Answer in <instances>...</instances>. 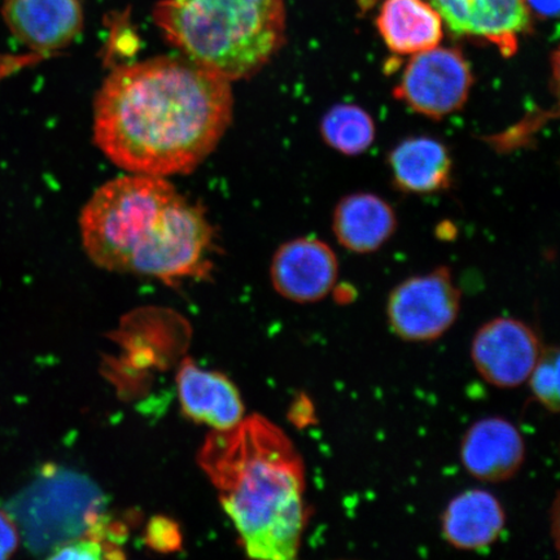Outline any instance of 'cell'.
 I'll list each match as a JSON object with an SVG mask.
<instances>
[{
    "label": "cell",
    "mask_w": 560,
    "mask_h": 560,
    "mask_svg": "<svg viewBox=\"0 0 560 560\" xmlns=\"http://www.w3.org/2000/svg\"><path fill=\"white\" fill-rule=\"evenodd\" d=\"M559 355L558 347H544L527 381L532 395L552 415H558L560 405Z\"/></svg>",
    "instance_id": "obj_19"
},
{
    "label": "cell",
    "mask_w": 560,
    "mask_h": 560,
    "mask_svg": "<svg viewBox=\"0 0 560 560\" xmlns=\"http://www.w3.org/2000/svg\"><path fill=\"white\" fill-rule=\"evenodd\" d=\"M2 15L13 37L35 54L60 51L83 30L80 0H3Z\"/></svg>",
    "instance_id": "obj_11"
},
{
    "label": "cell",
    "mask_w": 560,
    "mask_h": 560,
    "mask_svg": "<svg viewBox=\"0 0 560 560\" xmlns=\"http://www.w3.org/2000/svg\"><path fill=\"white\" fill-rule=\"evenodd\" d=\"M474 82L465 55L457 48L438 46L410 56L394 96L418 115L443 120L465 107Z\"/></svg>",
    "instance_id": "obj_6"
},
{
    "label": "cell",
    "mask_w": 560,
    "mask_h": 560,
    "mask_svg": "<svg viewBox=\"0 0 560 560\" xmlns=\"http://www.w3.org/2000/svg\"><path fill=\"white\" fill-rule=\"evenodd\" d=\"M376 27L388 50L400 56L429 51L444 37L443 19L424 0H384Z\"/></svg>",
    "instance_id": "obj_17"
},
{
    "label": "cell",
    "mask_w": 560,
    "mask_h": 560,
    "mask_svg": "<svg viewBox=\"0 0 560 560\" xmlns=\"http://www.w3.org/2000/svg\"><path fill=\"white\" fill-rule=\"evenodd\" d=\"M432 5L453 34L486 39L505 58L517 51L529 31L524 0H432Z\"/></svg>",
    "instance_id": "obj_10"
},
{
    "label": "cell",
    "mask_w": 560,
    "mask_h": 560,
    "mask_svg": "<svg viewBox=\"0 0 560 560\" xmlns=\"http://www.w3.org/2000/svg\"><path fill=\"white\" fill-rule=\"evenodd\" d=\"M178 396L185 415L214 431H226L244 419L240 390L225 375L196 366L185 360L177 374Z\"/></svg>",
    "instance_id": "obj_13"
},
{
    "label": "cell",
    "mask_w": 560,
    "mask_h": 560,
    "mask_svg": "<svg viewBox=\"0 0 560 560\" xmlns=\"http://www.w3.org/2000/svg\"><path fill=\"white\" fill-rule=\"evenodd\" d=\"M542 349L536 331L525 322L499 317L488 320L474 335L471 360L488 384L511 389L528 381Z\"/></svg>",
    "instance_id": "obj_8"
},
{
    "label": "cell",
    "mask_w": 560,
    "mask_h": 560,
    "mask_svg": "<svg viewBox=\"0 0 560 560\" xmlns=\"http://www.w3.org/2000/svg\"><path fill=\"white\" fill-rule=\"evenodd\" d=\"M506 527V513L497 497L485 489L455 495L441 517V532L454 549L479 551L499 540Z\"/></svg>",
    "instance_id": "obj_15"
},
{
    "label": "cell",
    "mask_w": 560,
    "mask_h": 560,
    "mask_svg": "<svg viewBox=\"0 0 560 560\" xmlns=\"http://www.w3.org/2000/svg\"><path fill=\"white\" fill-rule=\"evenodd\" d=\"M182 196L166 178L144 174L97 188L80 215L90 260L104 270L145 277L171 235Z\"/></svg>",
    "instance_id": "obj_4"
},
{
    "label": "cell",
    "mask_w": 560,
    "mask_h": 560,
    "mask_svg": "<svg viewBox=\"0 0 560 560\" xmlns=\"http://www.w3.org/2000/svg\"><path fill=\"white\" fill-rule=\"evenodd\" d=\"M198 460L250 558L298 557L307 522L305 467L283 430L262 416L244 418L210 433Z\"/></svg>",
    "instance_id": "obj_2"
},
{
    "label": "cell",
    "mask_w": 560,
    "mask_h": 560,
    "mask_svg": "<svg viewBox=\"0 0 560 560\" xmlns=\"http://www.w3.org/2000/svg\"><path fill=\"white\" fill-rule=\"evenodd\" d=\"M27 546L48 555L105 520L104 497L85 476L52 470L13 499L9 509Z\"/></svg>",
    "instance_id": "obj_5"
},
{
    "label": "cell",
    "mask_w": 560,
    "mask_h": 560,
    "mask_svg": "<svg viewBox=\"0 0 560 560\" xmlns=\"http://www.w3.org/2000/svg\"><path fill=\"white\" fill-rule=\"evenodd\" d=\"M234 114L231 82L186 58H152L109 73L94 101V142L131 174L172 177L205 163Z\"/></svg>",
    "instance_id": "obj_1"
},
{
    "label": "cell",
    "mask_w": 560,
    "mask_h": 560,
    "mask_svg": "<svg viewBox=\"0 0 560 560\" xmlns=\"http://www.w3.org/2000/svg\"><path fill=\"white\" fill-rule=\"evenodd\" d=\"M20 530L9 511L0 510V560L9 559L19 548Z\"/></svg>",
    "instance_id": "obj_21"
},
{
    "label": "cell",
    "mask_w": 560,
    "mask_h": 560,
    "mask_svg": "<svg viewBox=\"0 0 560 560\" xmlns=\"http://www.w3.org/2000/svg\"><path fill=\"white\" fill-rule=\"evenodd\" d=\"M388 167L394 186L405 194H438L447 190L453 180L451 151L432 137L401 140L389 152Z\"/></svg>",
    "instance_id": "obj_16"
},
{
    "label": "cell",
    "mask_w": 560,
    "mask_h": 560,
    "mask_svg": "<svg viewBox=\"0 0 560 560\" xmlns=\"http://www.w3.org/2000/svg\"><path fill=\"white\" fill-rule=\"evenodd\" d=\"M320 137L324 142L341 155H363L374 144L376 125L373 116L360 105L335 104L322 117Z\"/></svg>",
    "instance_id": "obj_18"
},
{
    "label": "cell",
    "mask_w": 560,
    "mask_h": 560,
    "mask_svg": "<svg viewBox=\"0 0 560 560\" xmlns=\"http://www.w3.org/2000/svg\"><path fill=\"white\" fill-rule=\"evenodd\" d=\"M147 542L156 550H175L180 542L177 525L167 520H158L151 522L147 530Z\"/></svg>",
    "instance_id": "obj_20"
},
{
    "label": "cell",
    "mask_w": 560,
    "mask_h": 560,
    "mask_svg": "<svg viewBox=\"0 0 560 560\" xmlns=\"http://www.w3.org/2000/svg\"><path fill=\"white\" fill-rule=\"evenodd\" d=\"M152 15L167 44L229 82L260 73L285 44L283 0H159Z\"/></svg>",
    "instance_id": "obj_3"
},
{
    "label": "cell",
    "mask_w": 560,
    "mask_h": 560,
    "mask_svg": "<svg viewBox=\"0 0 560 560\" xmlns=\"http://www.w3.org/2000/svg\"><path fill=\"white\" fill-rule=\"evenodd\" d=\"M462 292L451 269L402 280L390 291L387 319L392 332L409 342H430L444 336L457 322Z\"/></svg>",
    "instance_id": "obj_7"
},
{
    "label": "cell",
    "mask_w": 560,
    "mask_h": 560,
    "mask_svg": "<svg viewBox=\"0 0 560 560\" xmlns=\"http://www.w3.org/2000/svg\"><path fill=\"white\" fill-rule=\"evenodd\" d=\"M524 460L522 433L505 418H482L462 439V465L476 480L495 485L513 479Z\"/></svg>",
    "instance_id": "obj_12"
},
{
    "label": "cell",
    "mask_w": 560,
    "mask_h": 560,
    "mask_svg": "<svg viewBox=\"0 0 560 560\" xmlns=\"http://www.w3.org/2000/svg\"><path fill=\"white\" fill-rule=\"evenodd\" d=\"M270 278L283 299L298 304L318 303L330 295L338 282V256L319 237L300 236L277 249Z\"/></svg>",
    "instance_id": "obj_9"
},
{
    "label": "cell",
    "mask_w": 560,
    "mask_h": 560,
    "mask_svg": "<svg viewBox=\"0 0 560 560\" xmlns=\"http://www.w3.org/2000/svg\"><path fill=\"white\" fill-rule=\"evenodd\" d=\"M397 226L396 210L376 194L347 195L335 206L332 213L336 241L357 255L380 250L395 235Z\"/></svg>",
    "instance_id": "obj_14"
},
{
    "label": "cell",
    "mask_w": 560,
    "mask_h": 560,
    "mask_svg": "<svg viewBox=\"0 0 560 560\" xmlns=\"http://www.w3.org/2000/svg\"><path fill=\"white\" fill-rule=\"evenodd\" d=\"M525 5L537 16L545 20L557 19L559 16L560 0H524Z\"/></svg>",
    "instance_id": "obj_22"
}]
</instances>
